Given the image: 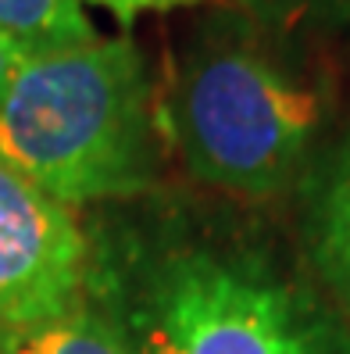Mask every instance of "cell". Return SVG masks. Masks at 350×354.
<instances>
[{"mask_svg": "<svg viewBox=\"0 0 350 354\" xmlns=\"http://www.w3.org/2000/svg\"><path fill=\"white\" fill-rule=\"evenodd\" d=\"M261 22L279 29H343L350 26V0H240Z\"/></svg>", "mask_w": 350, "mask_h": 354, "instance_id": "cell-8", "label": "cell"}, {"mask_svg": "<svg viewBox=\"0 0 350 354\" xmlns=\"http://www.w3.org/2000/svg\"><path fill=\"white\" fill-rule=\"evenodd\" d=\"M161 126L186 169L233 197L282 194L322 129V97L240 39H208L172 82Z\"/></svg>", "mask_w": 350, "mask_h": 354, "instance_id": "cell-3", "label": "cell"}, {"mask_svg": "<svg viewBox=\"0 0 350 354\" xmlns=\"http://www.w3.org/2000/svg\"><path fill=\"white\" fill-rule=\"evenodd\" d=\"M18 61H22V54H18L8 39H0V90H4V82H8V75L14 72Z\"/></svg>", "mask_w": 350, "mask_h": 354, "instance_id": "cell-10", "label": "cell"}, {"mask_svg": "<svg viewBox=\"0 0 350 354\" xmlns=\"http://www.w3.org/2000/svg\"><path fill=\"white\" fill-rule=\"evenodd\" d=\"M304 240L318 276L350 311V136L315 172Z\"/></svg>", "mask_w": 350, "mask_h": 354, "instance_id": "cell-5", "label": "cell"}, {"mask_svg": "<svg viewBox=\"0 0 350 354\" xmlns=\"http://www.w3.org/2000/svg\"><path fill=\"white\" fill-rule=\"evenodd\" d=\"M82 4H97L111 11L118 22H133L139 15H154V11H175V8H190V4H204V0H82Z\"/></svg>", "mask_w": 350, "mask_h": 354, "instance_id": "cell-9", "label": "cell"}, {"mask_svg": "<svg viewBox=\"0 0 350 354\" xmlns=\"http://www.w3.org/2000/svg\"><path fill=\"white\" fill-rule=\"evenodd\" d=\"M90 243L72 207L0 165V326L36 322L86 294Z\"/></svg>", "mask_w": 350, "mask_h": 354, "instance_id": "cell-4", "label": "cell"}, {"mask_svg": "<svg viewBox=\"0 0 350 354\" xmlns=\"http://www.w3.org/2000/svg\"><path fill=\"white\" fill-rule=\"evenodd\" d=\"M0 354H129L111 319L82 294L57 315L0 326Z\"/></svg>", "mask_w": 350, "mask_h": 354, "instance_id": "cell-6", "label": "cell"}, {"mask_svg": "<svg viewBox=\"0 0 350 354\" xmlns=\"http://www.w3.org/2000/svg\"><path fill=\"white\" fill-rule=\"evenodd\" d=\"M0 39L29 57L97 39L82 0H0Z\"/></svg>", "mask_w": 350, "mask_h": 354, "instance_id": "cell-7", "label": "cell"}, {"mask_svg": "<svg viewBox=\"0 0 350 354\" xmlns=\"http://www.w3.org/2000/svg\"><path fill=\"white\" fill-rule=\"evenodd\" d=\"M0 165L50 201H129L157 183L147 65L129 36L29 54L0 90Z\"/></svg>", "mask_w": 350, "mask_h": 354, "instance_id": "cell-2", "label": "cell"}, {"mask_svg": "<svg viewBox=\"0 0 350 354\" xmlns=\"http://www.w3.org/2000/svg\"><path fill=\"white\" fill-rule=\"evenodd\" d=\"M129 354H350V329L243 240H164L90 265Z\"/></svg>", "mask_w": 350, "mask_h": 354, "instance_id": "cell-1", "label": "cell"}]
</instances>
